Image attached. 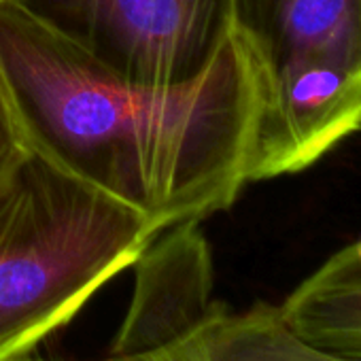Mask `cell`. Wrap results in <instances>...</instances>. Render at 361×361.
<instances>
[{"instance_id":"1","label":"cell","mask_w":361,"mask_h":361,"mask_svg":"<svg viewBox=\"0 0 361 361\" xmlns=\"http://www.w3.org/2000/svg\"><path fill=\"white\" fill-rule=\"evenodd\" d=\"M0 66L28 147L161 232L230 209L249 183L259 85L236 35L200 79L145 87L0 0Z\"/></svg>"},{"instance_id":"2","label":"cell","mask_w":361,"mask_h":361,"mask_svg":"<svg viewBox=\"0 0 361 361\" xmlns=\"http://www.w3.org/2000/svg\"><path fill=\"white\" fill-rule=\"evenodd\" d=\"M161 234L30 149L0 176V361L26 355Z\"/></svg>"},{"instance_id":"3","label":"cell","mask_w":361,"mask_h":361,"mask_svg":"<svg viewBox=\"0 0 361 361\" xmlns=\"http://www.w3.org/2000/svg\"><path fill=\"white\" fill-rule=\"evenodd\" d=\"M259 85L249 183L298 174L361 130V0H232Z\"/></svg>"},{"instance_id":"4","label":"cell","mask_w":361,"mask_h":361,"mask_svg":"<svg viewBox=\"0 0 361 361\" xmlns=\"http://www.w3.org/2000/svg\"><path fill=\"white\" fill-rule=\"evenodd\" d=\"M113 75L145 87L200 79L234 37L232 0H9Z\"/></svg>"},{"instance_id":"5","label":"cell","mask_w":361,"mask_h":361,"mask_svg":"<svg viewBox=\"0 0 361 361\" xmlns=\"http://www.w3.org/2000/svg\"><path fill=\"white\" fill-rule=\"evenodd\" d=\"M136 283L111 359H136L196 331L215 310L213 259L198 224L157 236L134 262Z\"/></svg>"},{"instance_id":"6","label":"cell","mask_w":361,"mask_h":361,"mask_svg":"<svg viewBox=\"0 0 361 361\" xmlns=\"http://www.w3.org/2000/svg\"><path fill=\"white\" fill-rule=\"evenodd\" d=\"M276 308L302 342L361 361V238L329 255Z\"/></svg>"},{"instance_id":"7","label":"cell","mask_w":361,"mask_h":361,"mask_svg":"<svg viewBox=\"0 0 361 361\" xmlns=\"http://www.w3.org/2000/svg\"><path fill=\"white\" fill-rule=\"evenodd\" d=\"M145 361H348L302 342L283 323L279 308L255 304L232 312L219 304L190 336L159 348Z\"/></svg>"},{"instance_id":"8","label":"cell","mask_w":361,"mask_h":361,"mask_svg":"<svg viewBox=\"0 0 361 361\" xmlns=\"http://www.w3.org/2000/svg\"><path fill=\"white\" fill-rule=\"evenodd\" d=\"M30 151L16 100L5 77V71L0 66V176H5L26 153Z\"/></svg>"},{"instance_id":"9","label":"cell","mask_w":361,"mask_h":361,"mask_svg":"<svg viewBox=\"0 0 361 361\" xmlns=\"http://www.w3.org/2000/svg\"><path fill=\"white\" fill-rule=\"evenodd\" d=\"M3 361H45V359H37V357H30V355L26 353V355H16V357L3 359Z\"/></svg>"}]
</instances>
